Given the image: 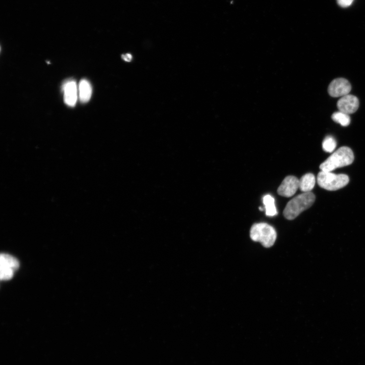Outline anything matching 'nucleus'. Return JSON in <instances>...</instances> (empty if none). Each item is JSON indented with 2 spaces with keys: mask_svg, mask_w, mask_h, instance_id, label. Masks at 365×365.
I'll return each mask as SVG.
<instances>
[{
  "mask_svg": "<svg viewBox=\"0 0 365 365\" xmlns=\"http://www.w3.org/2000/svg\"><path fill=\"white\" fill-rule=\"evenodd\" d=\"M352 86L349 82L342 78L333 80L328 87V93L334 98L342 97L351 92Z\"/></svg>",
  "mask_w": 365,
  "mask_h": 365,
  "instance_id": "6",
  "label": "nucleus"
},
{
  "mask_svg": "<svg viewBox=\"0 0 365 365\" xmlns=\"http://www.w3.org/2000/svg\"><path fill=\"white\" fill-rule=\"evenodd\" d=\"M122 58L126 62H130L133 57L130 53H126L122 55Z\"/></svg>",
  "mask_w": 365,
  "mask_h": 365,
  "instance_id": "16",
  "label": "nucleus"
},
{
  "mask_svg": "<svg viewBox=\"0 0 365 365\" xmlns=\"http://www.w3.org/2000/svg\"><path fill=\"white\" fill-rule=\"evenodd\" d=\"M64 101L69 106H74L78 99V88L75 81L70 80L66 82L63 87Z\"/></svg>",
  "mask_w": 365,
  "mask_h": 365,
  "instance_id": "9",
  "label": "nucleus"
},
{
  "mask_svg": "<svg viewBox=\"0 0 365 365\" xmlns=\"http://www.w3.org/2000/svg\"><path fill=\"white\" fill-rule=\"evenodd\" d=\"M316 179L313 174L308 173L299 180V189L304 193L311 192L315 184Z\"/></svg>",
  "mask_w": 365,
  "mask_h": 365,
  "instance_id": "10",
  "label": "nucleus"
},
{
  "mask_svg": "<svg viewBox=\"0 0 365 365\" xmlns=\"http://www.w3.org/2000/svg\"><path fill=\"white\" fill-rule=\"evenodd\" d=\"M359 104L357 97L348 94L339 100L337 106L339 111L349 115L355 113L359 107Z\"/></svg>",
  "mask_w": 365,
  "mask_h": 365,
  "instance_id": "8",
  "label": "nucleus"
},
{
  "mask_svg": "<svg viewBox=\"0 0 365 365\" xmlns=\"http://www.w3.org/2000/svg\"><path fill=\"white\" fill-rule=\"evenodd\" d=\"M263 202L265 206L266 216L273 217L277 215L278 212L275 205V200L272 196L269 194L264 196Z\"/></svg>",
  "mask_w": 365,
  "mask_h": 365,
  "instance_id": "12",
  "label": "nucleus"
},
{
  "mask_svg": "<svg viewBox=\"0 0 365 365\" xmlns=\"http://www.w3.org/2000/svg\"><path fill=\"white\" fill-rule=\"evenodd\" d=\"M337 146L336 139L330 135L326 137L322 144L323 150L328 153H332L336 149Z\"/></svg>",
  "mask_w": 365,
  "mask_h": 365,
  "instance_id": "14",
  "label": "nucleus"
},
{
  "mask_svg": "<svg viewBox=\"0 0 365 365\" xmlns=\"http://www.w3.org/2000/svg\"><path fill=\"white\" fill-rule=\"evenodd\" d=\"M79 97L82 103L88 102L92 95V87L86 79L82 80L79 84Z\"/></svg>",
  "mask_w": 365,
  "mask_h": 365,
  "instance_id": "11",
  "label": "nucleus"
},
{
  "mask_svg": "<svg viewBox=\"0 0 365 365\" xmlns=\"http://www.w3.org/2000/svg\"><path fill=\"white\" fill-rule=\"evenodd\" d=\"M260 209L261 210V211H262V210H263L264 209L263 208H262L261 207H260Z\"/></svg>",
  "mask_w": 365,
  "mask_h": 365,
  "instance_id": "17",
  "label": "nucleus"
},
{
  "mask_svg": "<svg viewBox=\"0 0 365 365\" xmlns=\"http://www.w3.org/2000/svg\"><path fill=\"white\" fill-rule=\"evenodd\" d=\"M299 188V180L293 176L285 178L278 189V193L284 197H290L294 195Z\"/></svg>",
  "mask_w": 365,
  "mask_h": 365,
  "instance_id": "7",
  "label": "nucleus"
},
{
  "mask_svg": "<svg viewBox=\"0 0 365 365\" xmlns=\"http://www.w3.org/2000/svg\"><path fill=\"white\" fill-rule=\"evenodd\" d=\"M315 200V196L311 192L297 195L287 204L283 212L284 217L289 220L295 219L302 212L311 207Z\"/></svg>",
  "mask_w": 365,
  "mask_h": 365,
  "instance_id": "1",
  "label": "nucleus"
},
{
  "mask_svg": "<svg viewBox=\"0 0 365 365\" xmlns=\"http://www.w3.org/2000/svg\"><path fill=\"white\" fill-rule=\"evenodd\" d=\"M20 267L16 258L7 254H1L0 256V279L9 280L12 278L14 271Z\"/></svg>",
  "mask_w": 365,
  "mask_h": 365,
  "instance_id": "5",
  "label": "nucleus"
},
{
  "mask_svg": "<svg viewBox=\"0 0 365 365\" xmlns=\"http://www.w3.org/2000/svg\"><path fill=\"white\" fill-rule=\"evenodd\" d=\"M354 0H337L339 5L343 8H346L351 6Z\"/></svg>",
  "mask_w": 365,
  "mask_h": 365,
  "instance_id": "15",
  "label": "nucleus"
},
{
  "mask_svg": "<svg viewBox=\"0 0 365 365\" xmlns=\"http://www.w3.org/2000/svg\"><path fill=\"white\" fill-rule=\"evenodd\" d=\"M355 156L352 150L347 147H342L329 156L319 166L322 171L332 172L344 166L352 164Z\"/></svg>",
  "mask_w": 365,
  "mask_h": 365,
  "instance_id": "2",
  "label": "nucleus"
},
{
  "mask_svg": "<svg viewBox=\"0 0 365 365\" xmlns=\"http://www.w3.org/2000/svg\"><path fill=\"white\" fill-rule=\"evenodd\" d=\"M349 182L347 175L336 174L332 172L321 171L317 176L319 187L329 191H336L346 186Z\"/></svg>",
  "mask_w": 365,
  "mask_h": 365,
  "instance_id": "4",
  "label": "nucleus"
},
{
  "mask_svg": "<svg viewBox=\"0 0 365 365\" xmlns=\"http://www.w3.org/2000/svg\"><path fill=\"white\" fill-rule=\"evenodd\" d=\"M332 119L343 127L348 126L351 121L348 114L341 111L334 113L332 115Z\"/></svg>",
  "mask_w": 365,
  "mask_h": 365,
  "instance_id": "13",
  "label": "nucleus"
},
{
  "mask_svg": "<svg viewBox=\"0 0 365 365\" xmlns=\"http://www.w3.org/2000/svg\"><path fill=\"white\" fill-rule=\"evenodd\" d=\"M277 232L275 228L265 223L254 224L250 230V237L256 242H260L265 248L274 245L277 239Z\"/></svg>",
  "mask_w": 365,
  "mask_h": 365,
  "instance_id": "3",
  "label": "nucleus"
}]
</instances>
